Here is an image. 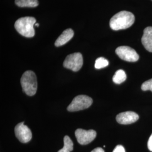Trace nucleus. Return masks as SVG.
Here are the masks:
<instances>
[{"label": "nucleus", "instance_id": "nucleus-2", "mask_svg": "<svg viewBox=\"0 0 152 152\" xmlns=\"http://www.w3.org/2000/svg\"><path fill=\"white\" fill-rule=\"evenodd\" d=\"M36 22V20L33 17H23L16 20L14 27L18 32L22 36L31 38L34 37L35 34L34 26H35Z\"/></svg>", "mask_w": 152, "mask_h": 152}, {"label": "nucleus", "instance_id": "nucleus-13", "mask_svg": "<svg viewBox=\"0 0 152 152\" xmlns=\"http://www.w3.org/2000/svg\"><path fill=\"white\" fill-rule=\"evenodd\" d=\"M127 76L125 71L122 69H120L115 73V75L113 77V81L116 84H121L125 81Z\"/></svg>", "mask_w": 152, "mask_h": 152}, {"label": "nucleus", "instance_id": "nucleus-3", "mask_svg": "<svg viewBox=\"0 0 152 152\" xmlns=\"http://www.w3.org/2000/svg\"><path fill=\"white\" fill-rule=\"evenodd\" d=\"M20 83L23 91L28 96H33L37 90V81L36 74L31 71L25 72L22 76Z\"/></svg>", "mask_w": 152, "mask_h": 152}, {"label": "nucleus", "instance_id": "nucleus-14", "mask_svg": "<svg viewBox=\"0 0 152 152\" xmlns=\"http://www.w3.org/2000/svg\"><path fill=\"white\" fill-rule=\"evenodd\" d=\"M73 149V143L68 136L64 137V147L58 152H71Z\"/></svg>", "mask_w": 152, "mask_h": 152}, {"label": "nucleus", "instance_id": "nucleus-12", "mask_svg": "<svg viewBox=\"0 0 152 152\" xmlns=\"http://www.w3.org/2000/svg\"><path fill=\"white\" fill-rule=\"evenodd\" d=\"M15 2L20 7H35L39 4L38 0H15Z\"/></svg>", "mask_w": 152, "mask_h": 152}, {"label": "nucleus", "instance_id": "nucleus-16", "mask_svg": "<svg viewBox=\"0 0 152 152\" xmlns=\"http://www.w3.org/2000/svg\"><path fill=\"white\" fill-rule=\"evenodd\" d=\"M141 90L142 91L151 90L152 92V79L144 82L141 85Z\"/></svg>", "mask_w": 152, "mask_h": 152}, {"label": "nucleus", "instance_id": "nucleus-10", "mask_svg": "<svg viewBox=\"0 0 152 152\" xmlns=\"http://www.w3.org/2000/svg\"><path fill=\"white\" fill-rule=\"evenodd\" d=\"M141 42L147 51L152 53V27H148L144 31Z\"/></svg>", "mask_w": 152, "mask_h": 152}, {"label": "nucleus", "instance_id": "nucleus-20", "mask_svg": "<svg viewBox=\"0 0 152 152\" xmlns=\"http://www.w3.org/2000/svg\"><path fill=\"white\" fill-rule=\"evenodd\" d=\"M39 26V24H38V23H36V24H35V26H36V27H38Z\"/></svg>", "mask_w": 152, "mask_h": 152}, {"label": "nucleus", "instance_id": "nucleus-8", "mask_svg": "<svg viewBox=\"0 0 152 152\" xmlns=\"http://www.w3.org/2000/svg\"><path fill=\"white\" fill-rule=\"evenodd\" d=\"M75 135L77 141L81 145H86L92 142L96 136V132L95 130H85L78 129L75 131Z\"/></svg>", "mask_w": 152, "mask_h": 152}, {"label": "nucleus", "instance_id": "nucleus-5", "mask_svg": "<svg viewBox=\"0 0 152 152\" xmlns=\"http://www.w3.org/2000/svg\"><path fill=\"white\" fill-rule=\"evenodd\" d=\"M83 57L81 53H76L66 56L63 63L65 68L71 69L73 72L80 70L83 65Z\"/></svg>", "mask_w": 152, "mask_h": 152}, {"label": "nucleus", "instance_id": "nucleus-7", "mask_svg": "<svg viewBox=\"0 0 152 152\" xmlns=\"http://www.w3.org/2000/svg\"><path fill=\"white\" fill-rule=\"evenodd\" d=\"M15 134L18 139L23 143H27L32 139V134L24 122L18 124L15 127Z\"/></svg>", "mask_w": 152, "mask_h": 152}, {"label": "nucleus", "instance_id": "nucleus-1", "mask_svg": "<svg viewBox=\"0 0 152 152\" xmlns=\"http://www.w3.org/2000/svg\"><path fill=\"white\" fill-rule=\"evenodd\" d=\"M135 16L129 11H120L110 20V27L114 31L125 29L134 23Z\"/></svg>", "mask_w": 152, "mask_h": 152}, {"label": "nucleus", "instance_id": "nucleus-17", "mask_svg": "<svg viewBox=\"0 0 152 152\" xmlns=\"http://www.w3.org/2000/svg\"><path fill=\"white\" fill-rule=\"evenodd\" d=\"M113 152H126L125 148L122 145H118L114 148Z\"/></svg>", "mask_w": 152, "mask_h": 152}, {"label": "nucleus", "instance_id": "nucleus-11", "mask_svg": "<svg viewBox=\"0 0 152 152\" xmlns=\"http://www.w3.org/2000/svg\"><path fill=\"white\" fill-rule=\"evenodd\" d=\"M74 36V31L71 29H67L63 31L62 34H61L60 36L57 38L55 42V45L56 47H59L63 46L68 42H69Z\"/></svg>", "mask_w": 152, "mask_h": 152}, {"label": "nucleus", "instance_id": "nucleus-9", "mask_svg": "<svg viewBox=\"0 0 152 152\" xmlns=\"http://www.w3.org/2000/svg\"><path fill=\"white\" fill-rule=\"evenodd\" d=\"M138 114L131 111H128L121 113L116 117V120L118 123L122 125H129L139 120Z\"/></svg>", "mask_w": 152, "mask_h": 152}, {"label": "nucleus", "instance_id": "nucleus-4", "mask_svg": "<svg viewBox=\"0 0 152 152\" xmlns=\"http://www.w3.org/2000/svg\"><path fill=\"white\" fill-rule=\"evenodd\" d=\"M92 98L85 95H78L74 98L67 107L69 112H77L89 108L92 105Z\"/></svg>", "mask_w": 152, "mask_h": 152}, {"label": "nucleus", "instance_id": "nucleus-15", "mask_svg": "<svg viewBox=\"0 0 152 152\" xmlns=\"http://www.w3.org/2000/svg\"><path fill=\"white\" fill-rule=\"evenodd\" d=\"M109 64V61L103 57L98 58L95 61V67L96 69H101L107 66Z\"/></svg>", "mask_w": 152, "mask_h": 152}, {"label": "nucleus", "instance_id": "nucleus-18", "mask_svg": "<svg viewBox=\"0 0 152 152\" xmlns=\"http://www.w3.org/2000/svg\"><path fill=\"white\" fill-rule=\"evenodd\" d=\"M148 148L150 151L152 152V134L150 136L148 142Z\"/></svg>", "mask_w": 152, "mask_h": 152}, {"label": "nucleus", "instance_id": "nucleus-19", "mask_svg": "<svg viewBox=\"0 0 152 152\" xmlns=\"http://www.w3.org/2000/svg\"><path fill=\"white\" fill-rule=\"evenodd\" d=\"M91 152H104V151L101 148H96L92 150Z\"/></svg>", "mask_w": 152, "mask_h": 152}, {"label": "nucleus", "instance_id": "nucleus-6", "mask_svg": "<svg viewBox=\"0 0 152 152\" xmlns=\"http://www.w3.org/2000/svg\"><path fill=\"white\" fill-rule=\"evenodd\" d=\"M115 53L121 59L129 62H135L139 59V56L136 51L129 46H123L117 48Z\"/></svg>", "mask_w": 152, "mask_h": 152}]
</instances>
